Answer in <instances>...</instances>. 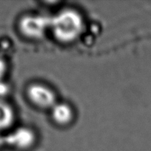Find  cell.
<instances>
[{
  "label": "cell",
  "instance_id": "obj_1",
  "mask_svg": "<svg viewBox=\"0 0 151 151\" xmlns=\"http://www.w3.org/2000/svg\"><path fill=\"white\" fill-rule=\"evenodd\" d=\"M83 29V19L76 10L65 9L51 16L50 29L55 38L62 43L75 41Z\"/></svg>",
  "mask_w": 151,
  "mask_h": 151
},
{
  "label": "cell",
  "instance_id": "obj_4",
  "mask_svg": "<svg viewBox=\"0 0 151 151\" xmlns=\"http://www.w3.org/2000/svg\"><path fill=\"white\" fill-rule=\"evenodd\" d=\"M5 143L20 149L31 147L35 142V134L29 128H20L4 138Z\"/></svg>",
  "mask_w": 151,
  "mask_h": 151
},
{
  "label": "cell",
  "instance_id": "obj_5",
  "mask_svg": "<svg viewBox=\"0 0 151 151\" xmlns=\"http://www.w3.org/2000/svg\"><path fill=\"white\" fill-rule=\"evenodd\" d=\"M52 116L58 125H67L73 118V111L70 106L65 103H56L52 108Z\"/></svg>",
  "mask_w": 151,
  "mask_h": 151
},
{
  "label": "cell",
  "instance_id": "obj_2",
  "mask_svg": "<svg viewBox=\"0 0 151 151\" xmlns=\"http://www.w3.org/2000/svg\"><path fill=\"white\" fill-rule=\"evenodd\" d=\"M50 16L44 15L26 16L21 19L19 29L23 35L31 39H39L50 29Z\"/></svg>",
  "mask_w": 151,
  "mask_h": 151
},
{
  "label": "cell",
  "instance_id": "obj_3",
  "mask_svg": "<svg viewBox=\"0 0 151 151\" xmlns=\"http://www.w3.org/2000/svg\"><path fill=\"white\" fill-rule=\"evenodd\" d=\"M27 96L35 106L41 109H52L56 104L53 91L41 84L31 85L27 89Z\"/></svg>",
  "mask_w": 151,
  "mask_h": 151
},
{
  "label": "cell",
  "instance_id": "obj_8",
  "mask_svg": "<svg viewBox=\"0 0 151 151\" xmlns=\"http://www.w3.org/2000/svg\"><path fill=\"white\" fill-rule=\"evenodd\" d=\"M6 70V65L4 60L0 58V80H1V77L4 75Z\"/></svg>",
  "mask_w": 151,
  "mask_h": 151
},
{
  "label": "cell",
  "instance_id": "obj_9",
  "mask_svg": "<svg viewBox=\"0 0 151 151\" xmlns=\"http://www.w3.org/2000/svg\"><path fill=\"white\" fill-rule=\"evenodd\" d=\"M4 143H5L4 138H3V137H1V136H0V148H1V146L3 145V144H4Z\"/></svg>",
  "mask_w": 151,
  "mask_h": 151
},
{
  "label": "cell",
  "instance_id": "obj_6",
  "mask_svg": "<svg viewBox=\"0 0 151 151\" xmlns=\"http://www.w3.org/2000/svg\"><path fill=\"white\" fill-rule=\"evenodd\" d=\"M14 119L13 111L9 105L0 100V129L8 128Z\"/></svg>",
  "mask_w": 151,
  "mask_h": 151
},
{
  "label": "cell",
  "instance_id": "obj_7",
  "mask_svg": "<svg viewBox=\"0 0 151 151\" xmlns=\"http://www.w3.org/2000/svg\"><path fill=\"white\" fill-rule=\"evenodd\" d=\"M10 91L9 86L6 83L0 80V97H5Z\"/></svg>",
  "mask_w": 151,
  "mask_h": 151
}]
</instances>
